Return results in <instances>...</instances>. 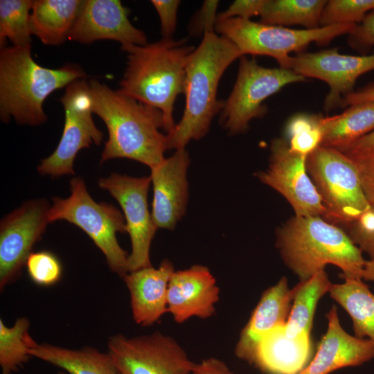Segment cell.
<instances>
[{"instance_id": "cell-29", "label": "cell", "mask_w": 374, "mask_h": 374, "mask_svg": "<svg viewBox=\"0 0 374 374\" xmlns=\"http://www.w3.org/2000/svg\"><path fill=\"white\" fill-rule=\"evenodd\" d=\"M30 321L18 318L11 327L0 319V367L1 374H13L31 357L28 353Z\"/></svg>"}, {"instance_id": "cell-23", "label": "cell", "mask_w": 374, "mask_h": 374, "mask_svg": "<svg viewBox=\"0 0 374 374\" xmlns=\"http://www.w3.org/2000/svg\"><path fill=\"white\" fill-rule=\"evenodd\" d=\"M28 353L31 357L59 367L67 374H118L109 354L91 346L66 348L39 344L30 337Z\"/></svg>"}, {"instance_id": "cell-16", "label": "cell", "mask_w": 374, "mask_h": 374, "mask_svg": "<svg viewBox=\"0 0 374 374\" xmlns=\"http://www.w3.org/2000/svg\"><path fill=\"white\" fill-rule=\"evenodd\" d=\"M129 10L118 0L84 1L69 39L82 44L110 39L130 46L148 44L145 34L130 22Z\"/></svg>"}, {"instance_id": "cell-2", "label": "cell", "mask_w": 374, "mask_h": 374, "mask_svg": "<svg viewBox=\"0 0 374 374\" xmlns=\"http://www.w3.org/2000/svg\"><path fill=\"white\" fill-rule=\"evenodd\" d=\"M243 55L229 39L206 33L190 55L185 69L183 116L166 134L168 150L186 148L191 140H199L208 132L214 116L224 101L217 98L220 80L226 69Z\"/></svg>"}, {"instance_id": "cell-4", "label": "cell", "mask_w": 374, "mask_h": 374, "mask_svg": "<svg viewBox=\"0 0 374 374\" xmlns=\"http://www.w3.org/2000/svg\"><path fill=\"white\" fill-rule=\"evenodd\" d=\"M276 247L285 265L305 281L327 265L342 271V278H362L366 260L348 233L320 216L288 220L277 231Z\"/></svg>"}, {"instance_id": "cell-25", "label": "cell", "mask_w": 374, "mask_h": 374, "mask_svg": "<svg viewBox=\"0 0 374 374\" xmlns=\"http://www.w3.org/2000/svg\"><path fill=\"white\" fill-rule=\"evenodd\" d=\"M321 145L340 152L374 130V101L348 106L341 114L319 117Z\"/></svg>"}, {"instance_id": "cell-18", "label": "cell", "mask_w": 374, "mask_h": 374, "mask_svg": "<svg viewBox=\"0 0 374 374\" xmlns=\"http://www.w3.org/2000/svg\"><path fill=\"white\" fill-rule=\"evenodd\" d=\"M219 299L215 278L205 266L195 265L175 271L170 277L167 307L176 323H182L191 317L213 316Z\"/></svg>"}, {"instance_id": "cell-1", "label": "cell", "mask_w": 374, "mask_h": 374, "mask_svg": "<svg viewBox=\"0 0 374 374\" xmlns=\"http://www.w3.org/2000/svg\"><path fill=\"white\" fill-rule=\"evenodd\" d=\"M89 84L92 112L108 131L100 162L124 158L150 168L161 163L168 150L166 134L159 130L164 127L162 112L96 80Z\"/></svg>"}, {"instance_id": "cell-13", "label": "cell", "mask_w": 374, "mask_h": 374, "mask_svg": "<svg viewBox=\"0 0 374 374\" xmlns=\"http://www.w3.org/2000/svg\"><path fill=\"white\" fill-rule=\"evenodd\" d=\"M51 204L44 199L29 200L5 216L0 224V289L21 275L34 244L41 240L49 220Z\"/></svg>"}, {"instance_id": "cell-12", "label": "cell", "mask_w": 374, "mask_h": 374, "mask_svg": "<svg viewBox=\"0 0 374 374\" xmlns=\"http://www.w3.org/2000/svg\"><path fill=\"white\" fill-rule=\"evenodd\" d=\"M150 183V177H133L117 173L98 181V186L109 192L123 210L132 245L129 272L152 266L150 249L157 228L148 209Z\"/></svg>"}, {"instance_id": "cell-3", "label": "cell", "mask_w": 374, "mask_h": 374, "mask_svg": "<svg viewBox=\"0 0 374 374\" xmlns=\"http://www.w3.org/2000/svg\"><path fill=\"white\" fill-rule=\"evenodd\" d=\"M187 41L186 38H161L153 43L123 49L127 53V62L117 91L159 109L167 134L175 126V102L184 93L186 65L195 49Z\"/></svg>"}, {"instance_id": "cell-30", "label": "cell", "mask_w": 374, "mask_h": 374, "mask_svg": "<svg viewBox=\"0 0 374 374\" xmlns=\"http://www.w3.org/2000/svg\"><path fill=\"white\" fill-rule=\"evenodd\" d=\"M33 1H0V45L5 46L6 39L12 46H26L31 43L30 12Z\"/></svg>"}, {"instance_id": "cell-20", "label": "cell", "mask_w": 374, "mask_h": 374, "mask_svg": "<svg viewBox=\"0 0 374 374\" xmlns=\"http://www.w3.org/2000/svg\"><path fill=\"white\" fill-rule=\"evenodd\" d=\"M294 295L286 277L267 288L242 328L235 348L239 359L253 364L263 337L276 326L285 323L290 314Z\"/></svg>"}, {"instance_id": "cell-32", "label": "cell", "mask_w": 374, "mask_h": 374, "mask_svg": "<svg viewBox=\"0 0 374 374\" xmlns=\"http://www.w3.org/2000/svg\"><path fill=\"white\" fill-rule=\"evenodd\" d=\"M373 10L374 0H330L323 10L320 26L358 24Z\"/></svg>"}, {"instance_id": "cell-24", "label": "cell", "mask_w": 374, "mask_h": 374, "mask_svg": "<svg viewBox=\"0 0 374 374\" xmlns=\"http://www.w3.org/2000/svg\"><path fill=\"white\" fill-rule=\"evenodd\" d=\"M84 1L36 0L30 12V28L46 45L64 43L73 28Z\"/></svg>"}, {"instance_id": "cell-21", "label": "cell", "mask_w": 374, "mask_h": 374, "mask_svg": "<svg viewBox=\"0 0 374 374\" xmlns=\"http://www.w3.org/2000/svg\"><path fill=\"white\" fill-rule=\"evenodd\" d=\"M174 271L172 262L166 259L158 268H141L123 277L130 292L132 317L137 324L152 325L168 312V288Z\"/></svg>"}, {"instance_id": "cell-41", "label": "cell", "mask_w": 374, "mask_h": 374, "mask_svg": "<svg viewBox=\"0 0 374 374\" xmlns=\"http://www.w3.org/2000/svg\"><path fill=\"white\" fill-rule=\"evenodd\" d=\"M371 101H374V82L344 96L341 99L340 106L346 107L360 103Z\"/></svg>"}, {"instance_id": "cell-11", "label": "cell", "mask_w": 374, "mask_h": 374, "mask_svg": "<svg viewBox=\"0 0 374 374\" xmlns=\"http://www.w3.org/2000/svg\"><path fill=\"white\" fill-rule=\"evenodd\" d=\"M107 347L118 374H190L195 365L175 339L158 331L118 334L109 338Z\"/></svg>"}, {"instance_id": "cell-17", "label": "cell", "mask_w": 374, "mask_h": 374, "mask_svg": "<svg viewBox=\"0 0 374 374\" xmlns=\"http://www.w3.org/2000/svg\"><path fill=\"white\" fill-rule=\"evenodd\" d=\"M190 161L186 148H181L150 168L153 186L151 214L157 229L173 230L186 213Z\"/></svg>"}, {"instance_id": "cell-22", "label": "cell", "mask_w": 374, "mask_h": 374, "mask_svg": "<svg viewBox=\"0 0 374 374\" xmlns=\"http://www.w3.org/2000/svg\"><path fill=\"white\" fill-rule=\"evenodd\" d=\"M283 324L263 337L252 364L267 374H298L311 360V337L288 338L283 332Z\"/></svg>"}, {"instance_id": "cell-10", "label": "cell", "mask_w": 374, "mask_h": 374, "mask_svg": "<svg viewBox=\"0 0 374 374\" xmlns=\"http://www.w3.org/2000/svg\"><path fill=\"white\" fill-rule=\"evenodd\" d=\"M60 101L64 109V125L60 141L54 152L37 166L42 175L59 177L73 175L78 153L91 144L100 145L103 133L92 118L89 84L78 79L66 87Z\"/></svg>"}, {"instance_id": "cell-7", "label": "cell", "mask_w": 374, "mask_h": 374, "mask_svg": "<svg viewBox=\"0 0 374 374\" xmlns=\"http://www.w3.org/2000/svg\"><path fill=\"white\" fill-rule=\"evenodd\" d=\"M357 24H343L314 29H292L255 22L250 19H217L215 30L231 42L243 55H267L282 67L290 53L303 51L312 42L326 45L341 35L349 34Z\"/></svg>"}, {"instance_id": "cell-5", "label": "cell", "mask_w": 374, "mask_h": 374, "mask_svg": "<svg viewBox=\"0 0 374 374\" xmlns=\"http://www.w3.org/2000/svg\"><path fill=\"white\" fill-rule=\"evenodd\" d=\"M86 74L80 66L66 64L49 69L32 57L31 45L3 46L0 51V118L8 123L13 117L20 125L37 126L47 116L46 98Z\"/></svg>"}, {"instance_id": "cell-40", "label": "cell", "mask_w": 374, "mask_h": 374, "mask_svg": "<svg viewBox=\"0 0 374 374\" xmlns=\"http://www.w3.org/2000/svg\"><path fill=\"white\" fill-rule=\"evenodd\" d=\"M190 374H237L221 359L208 357L195 363Z\"/></svg>"}, {"instance_id": "cell-19", "label": "cell", "mask_w": 374, "mask_h": 374, "mask_svg": "<svg viewBox=\"0 0 374 374\" xmlns=\"http://www.w3.org/2000/svg\"><path fill=\"white\" fill-rule=\"evenodd\" d=\"M328 326L315 355L298 374H330L344 367L357 366L374 358V344L348 333L341 326L337 307L326 314Z\"/></svg>"}, {"instance_id": "cell-38", "label": "cell", "mask_w": 374, "mask_h": 374, "mask_svg": "<svg viewBox=\"0 0 374 374\" xmlns=\"http://www.w3.org/2000/svg\"><path fill=\"white\" fill-rule=\"evenodd\" d=\"M348 42L357 50L365 51L374 46V10L368 12L348 34Z\"/></svg>"}, {"instance_id": "cell-34", "label": "cell", "mask_w": 374, "mask_h": 374, "mask_svg": "<svg viewBox=\"0 0 374 374\" xmlns=\"http://www.w3.org/2000/svg\"><path fill=\"white\" fill-rule=\"evenodd\" d=\"M343 153L355 164L366 197L370 206L374 208V145L348 150Z\"/></svg>"}, {"instance_id": "cell-37", "label": "cell", "mask_w": 374, "mask_h": 374, "mask_svg": "<svg viewBox=\"0 0 374 374\" xmlns=\"http://www.w3.org/2000/svg\"><path fill=\"white\" fill-rule=\"evenodd\" d=\"M160 20L162 38L171 39L176 30L179 0H152Z\"/></svg>"}, {"instance_id": "cell-36", "label": "cell", "mask_w": 374, "mask_h": 374, "mask_svg": "<svg viewBox=\"0 0 374 374\" xmlns=\"http://www.w3.org/2000/svg\"><path fill=\"white\" fill-rule=\"evenodd\" d=\"M219 1L206 0L193 15L188 26L190 35L203 36L206 33H214L217 20V9Z\"/></svg>"}, {"instance_id": "cell-9", "label": "cell", "mask_w": 374, "mask_h": 374, "mask_svg": "<svg viewBox=\"0 0 374 374\" xmlns=\"http://www.w3.org/2000/svg\"><path fill=\"white\" fill-rule=\"evenodd\" d=\"M306 80L290 69L263 67L254 58L242 56L235 82L220 112L221 125L231 134L245 132L252 119L266 114L263 103L267 98L286 85Z\"/></svg>"}, {"instance_id": "cell-35", "label": "cell", "mask_w": 374, "mask_h": 374, "mask_svg": "<svg viewBox=\"0 0 374 374\" xmlns=\"http://www.w3.org/2000/svg\"><path fill=\"white\" fill-rule=\"evenodd\" d=\"M348 227L353 242L374 260V208L371 207Z\"/></svg>"}, {"instance_id": "cell-6", "label": "cell", "mask_w": 374, "mask_h": 374, "mask_svg": "<svg viewBox=\"0 0 374 374\" xmlns=\"http://www.w3.org/2000/svg\"><path fill=\"white\" fill-rule=\"evenodd\" d=\"M70 190L67 198H52L50 222L66 220L81 229L104 254L110 270L123 278L129 272V254L116 233L126 232L124 215L111 204L96 202L80 177L71 179Z\"/></svg>"}, {"instance_id": "cell-43", "label": "cell", "mask_w": 374, "mask_h": 374, "mask_svg": "<svg viewBox=\"0 0 374 374\" xmlns=\"http://www.w3.org/2000/svg\"><path fill=\"white\" fill-rule=\"evenodd\" d=\"M362 279L374 282V260L366 261L362 273Z\"/></svg>"}, {"instance_id": "cell-8", "label": "cell", "mask_w": 374, "mask_h": 374, "mask_svg": "<svg viewBox=\"0 0 374 374\" xmlns=\"http://www.w3.org/2000/svg\"><path fill=\"white\" fill-rule=\"evenodd\" d=\"M306 170L328 222L350 225L371 208L356 167L344 153L320 145L308 155Z\"/></svg>"}, {"instance_id": "cell-14", "label": "cell", "mask_w": 374, "mask_h": 374, "mask_svg": "<svg viewBox=\"0 0 374 374\" xmlns=\"http://www.w3.org/2000/svg\"><path fill=\"white\" fill-rule=\"evenodd\" d=\"M307 157L292 151L285 139H274L269 167L256 176L287 199L295 216H324L326 208L307 172Z\"/></svg>"}, {"instance_id": "cell-15", "label": "cell", "mask_w": 374, "mask_h": 374, "mask_svg": "<svg viewBox=\"0 0 374 374\" xmlns=\"http://www.w3.org/2000/svg\"><path fill=\"white\" fill-rule=\"evenodd\" d=\"M281 68L290 69L305 78L326 82L330 88L324 101L329 111L340 105L342 98L353 91L359 77L374 70V54L350 55L341 54L337 48L314 53L290 55Z\"/></svg>"}, {"instance_id": "cell-39", "label": "cell", "mask_w": 374, "mask_h": 374, "mask_svg": "<svg viewBox=\"0 0 374 374\" xmlns=\"http://www.w3.org/2000/svg\"><path fill=\"white\" fill-rule=\"evenodd\" d=\"M265 0H236L226 10L217 15V19L240 18L250 19L260 16Z\"/></svg>"}, {"instance_id": "cell-26", "label": "cell", "mask_w": 374, "mask_h": 374, "mask_svg": "<svg viewBox=\"0 0 374 374\" xmlns=\"http://www.w3.org/2000/svg\"><path fill=\"white\" fill-rule=\"evenodd\" d=\"M327 273L321 270L293 288L294 295L288 318L282 325L284 335L290 339L311 337L313 319L319 300L332 285Z\"/></svg>"}, {"instance_id": "cell-42", "label": "cell", "mask_w": 374, "mask_h": 374, "mask_svg": "<svg viewBox=\"0 0 374 374\" xmlns=\"http://www.w3.org/2000/svg\"><path fill=\"white\" fill-rule=\"evenodd\" d=\"M373 145H374V130L359 139L346 150L366 148Z\"/></svg>"}, {"instance_id": "cell-33", "label": "cell", "mask_w": 374, "mask_h": 374, "mask_svg": "<svg viewBox=\"0 0 374 374\" xmlns=\"http://www.w3.org/2000/svg\"><path fill=\"white\" fill-rule=\"evenodd\" d=\"M25 266L31 280L40 286H51L57 283L62 275L60 259L49 251L32 252Z\"/></svg>"}, {"instance_id": "cell-27", "label": "cell", "mask_w": 374, "mask_h": 374, "mask_svg": "<svg viewBox=\"0 0 374 374\" xmlns=\"http://www.w3.org/2000/svg\"><path fill=\"white\" fill-rule=\"evenodd\" d=\"M344 279L343 283L332 284L330 296L350 317L355 336L374 344V294L362 278Z\"/></svg>"}, {"instance_id": "cell-31", "label": "cell", "mask_w": 374, "mask_h": 374, "mask_svg": "<svg viewBox=\"0 0 374 374\" xmlns=\"http://www.w3.org/2000/svg\"><path fill=\"white\" fill-rule=\"evenodd\" d=\"M320 116L296 114L292 116L285 127V139L292 151L308 156L321 145L322 132Z\"/></svg>"}, {"instance_id": "cell-44", "label": "cell", "mask_w": 374, "mask_h": 374, "mask_svg": "<svg viewBox=\"0 0 374 374\" xmlns=\"http://www.w3.org/2000/svg\"><path fill=\"white\" fill-rule=\"evenodd\" d=\"M57 374H67L66 373H65L64 371H60L57 373Z\"/></svg>"}, {"instance_id": "cell-28", "label": "cell", "mask_w": 374, "mask_h": 374, "mask_svg": "<svg viewBox=\"0 0 374 374\" xmlns=\"http://www.w3.org/2000/svg\"><path fill=\"white\" fill-rule=\"evenodd\" d=\"M326 0H265L260 22L268 25H301L306 29L320 27Z\"/></svg>"}]
</instances>
